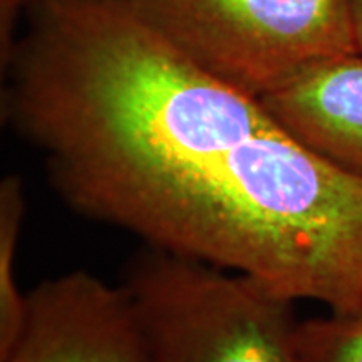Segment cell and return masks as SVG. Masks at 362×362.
<instances>
[{
    "instance_id": "6da1fadb",
    "label": "cell",
    "mask_w": 362,
    "mask_h": 362,
    "mask_svg": "<svg viewBox=\"0 0 362 362\" xmlns=\"http://www.w3.org/2000/svg\"><path fill=\"white\" fill-rule=\"evenodd\" d=\"M6 111L76 211L144 245L362 310V176L202 69L124 0H42Z\"/></svg>"
},
{
    "instance_id": "7a4b0ae2",
    "label": "cell",
    "mask_w": 362,
    "mask_h": 362,
    "mask_svg": "<svg viewBox=\"0 0 362 362\" xmlns=\"http://www.w3.org/2000/svg\"><path fill=\"white\" fill-rule=\"evenodd\" d=\"M123 287L148 362H304L292 300L248 275L146 247Z\"/></svg>"
},
{
    "instance_id": "3957f363",
    "label": "cell",
    "mask_w": 362,
    "mask_h": 362,
    "mask_svg": "<svg viewBox=\"0 0 362 362\" xmlns=\"http://www.w3.org/2000/svg\"><path fill=\"white\" fill-rule=\"evenodd\" d=\"M202 69L262 98L357 52L347 0H124Z\"/></svg>"
},
{
    "instance_id": "277c9868",
    "label": "cell",
    "mask_w": 362,
    "mask_h": 362,
    "mask_svg": "<svg viewBox=\"0 0 362 362\" xmlns=\"http://www.w3.org/2000/svg\"><path fill=\"white\" fill-rule=\"evenodd\" d=\"M0 362H148V347L123 285L76 270L27 296L24 325Z\"/></svg>"
},
{
    "instance_id": "5b68a950",
    "label": "cell",
    "mask_w": 362,
    "mask_h": 362,
    "mask_svg": "<svg viewBox=\"0 0 362 362\" xmlns=\"http://www.w3.org/2000/svg\"><path fill=\"white\" fill-rule=\"evenodd\" d=\"M300 143L362 176V56L327 59L262 96Z\"/></svg>"
},
{
    "instance_id": "8992f818",
    "label": "cell",
    "mask_w": 362,
    "mask_h": 362,
    "mask_svg": "<svg viewBox=\"0 0 362 362\" xmlns=\"http://www.w3.org/2000/svg\"><path fill=\"white\" fill-rule=\"evenodd\" d=\"M24 187L19 176H6L0 185V357L19 337L25 319L27 296L16 282V252L24 223Z\"/></svg>"
},
{
    "instance_id": "52a82bcc",
    "label": "cell",
    "mask_w": 362,
    "mask_h": 362,
    "mask_svg": "<svg viewBox=\"0 0 362 362\" xmlns=\"http://www.w3.org/2000/svg\"><path fill=\"white\" fill-rule=\"evenodd\" d=\"M297 344L304 362H362V310L298 322Z\"/></svg>"
},
{
    "instance_id": "ba28073f",
    "label": "cell",
    "mask_w": 362,
    "mask_h": 362,
    "mask_svg": "<svg viewBox=\"0 0 362 362\" xmlns=\"http://www.w3.org/2000/svg\"><path fill=\"white\" fill-rule=\"evenodd\" d=\"M37 2H42V0H0V56H2V66L7 64L13 51V45H16V24L19 21V13Z\"/></svg>"
},
{
    "instance_id": "9c48e42d",
    "label": "cell",
    "mask_w": 362,
    "mask_h": 362,
    "mask_svg": "<svg viewBox=\"0 0 362 362\" xmlns=\"http://www.w3.org/2000/svg\"><path fill=\"white\" fill-rule=\"evenodd\" d=\"M347 6H349V17L356 51L362 56V0H347Z\"/></svg>"
}]
</instances>
